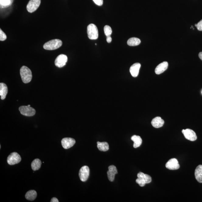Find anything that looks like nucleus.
Returning a JSON list of instances; mask_svg holds the SVG:
<instances>
[{"mask_svg":"<svg viewBox=\"0 0 202 202\" xmlns=\"http://www.w3.org/2000/svg\"><path fill=\"white\" fill-rule=\"evenodd\" d=\"M20 74L23 82L25 84L30 82L32 78L31 70L26 66H23L20 70Z\"/></svg>","mask_w":202,"mask_h":202,"instance_id":"obj_1","label":"nucleus"},{"mask_svg":"<svg viewBox=\"0 0 202 202\" xmlns=\"http://www.w3.org/2000/svg\"><path fill=\"white\" fill-rule=\"evenodd\" d=\"M22 158L20 155L16 152H12L7 158L8 163L10 165H14L20 162Z\"/></svg>","mask_w":202,"mask_h":202,"instance_id":"obj_6","label":"nucleus"},{"mask_svg":"<svg viewBox=\"0 0 202 202\" xmlns=\"http://www.w3.org/2000/svg\"><path fill=\"white\" fill-rule=\"evenodd\" d=\"M106 40L107 42H108V43H110L112 41V39L111 37L110 36L106 37Z\"/></svg>","mask_w":202,"mask_h":202,"instance_id":"obj_29","label":"nucleus"},{"mask_svg":"<svg viewBox=\"0 0 202 202\" xmlns=\"http://www.w3.org/2000/svg\"><path fill=\"white\" fill-rule=\"evenodd\" d=\"M61 142L62 145L64 149H68L74 145L76 141L74 138H63L61 140Z\"/></svg>","mask_w":202,"mask_h":202,"instance_id":"obj_11","label":"nucleus"},{"mask_svg":"<svg viewBox=\"0 0 202 202\" xmlns=\"http://www.w3.org/2000/svg\"><path fill=\"white\" fill-rule=\"evenodd\" d=\"M165 167L170 170H176L179 169L180 165L178 161L175 158H172L166 164Z\"/></svg>","mask_w":202,"mask_h":202,"instance_id":"obj_12","label":"nucleus"},{"mask_svg":"<svg viewBox=\"0 0 202 202\" xmlns=\"http://www.w3.org/2000/svg\"><path fill=\"white\" fill-rule=\"evenodd\" d=\"M7 38L6 34L4 33L3 31L0 29V40L1 41H4Z\"/></svg>","mask_w":202,"mask_h":202,"instance_id":"obj_25","label":"nucleus"},{"mask_svg":"<svg viewBox=\"0 0 202 202\" xmlns=\"http://www.w3.org/2000/svg\"><path fill=\"white\" fill-rule=\"evenodd\" d=\"M118 173V170L115 165H111L109 166L108 171L107 172V176L109 180L113 182L114 180L116 174Z\"/></svg>","mask_w":202,"mask_h":202,"instance_id":"obj_13","label":"nucleus"},{"mask_svg":"<svg viewBox=\"0 0 202 202\" xmlns=\"http://www.w3.org/2000/svg\"><path fill=\"white\" fill-rule=\"evenodd\" d=\"M37 192L35 190H30L27 192L25 195V197L29 201H33L37 197Z\"/></svg>","mask_w":202,"mask_h":202,"instance_id":"obj_20","label":"nucleus"},{"mask_svg":"<svg viewBox=\"0 0 202 202\" xmlns=\"http://www.w3.org/2000/svg\"><path fill=\"white\" fill-rule=\"evenodd\" d=\"M1 3L2 5H7L10 3L9 0H1Z\"/></svg>","mask_w":202,"mask_h":202,"instance_id":"obj_28","label":"nucleus"},{"mask_svg":"<svg viewBox=\"0 0 202 202\" xmlns=\"http://www.w3.org/2000/svg\"><path fill=\"white\" fill-rule=\"evenodd\" d=\"M131 139L134 142L133 147L135 148L139 147L142 142V140L141 137L136 135L132 136Z\"/></svg>","mask_w":202,"mask_h":202,"instance_id":"obj_19","label":"nucleus"},{"mask_svg":"<svg viewBox=\"0 0 202 202\" xmlns=\"http://www.w3.org/2000/svg\"><path fill=\"white\" fill-rule=\"evenodd\" d=\"M62 45V42L58 39H55L50 40L44 45V49L48 50H53L59 48Z\"/></svg>","mask_w":202,"mask_h":202,"instance_id":"obj_2","label":"nucleus"},{"mask_svg":"<svg viewBox=\"0 0 202 202\" xmlns=\"http://www.w3.org/2000/svg\"><path fill=\"white\" fill-rule=\"evenodd\" d=\"M195 175L197 180L199 183H202V165H200L197 167Z\"/></svg>","mask_w":202,"mask_h":202,"instance_id":"obj_18","label":"nucleus"},{"mask_svg":"<svg viewBox=\"0 0 202 202\" xmlns=\"http://www.w3.org/2000/svg\"><path fill=\"white\" fill-rule=\"evenodd\" d=\"M27 106H30V105H28Z\"/></svg>","mask_w":202,"mask_h":202,"instance_id":"obj_32","label":"nucleus"},{"mask_svg":"<svg viewBox=\"0 0 202 202\" xmlns=\"http://www.w3.org/2000/svg\"></svg>","mask_w":202,"mask_h":202,"instance_id":"obj_33","label":"nucleus"},{"mask_svg":"<svg viewBox=\"0 0 202 202\" xmlns=\"http://www.w3.org/2000/svg\"><path fill=\"white\" fill-rule=\"evenodd\" d=\"M195 26L197 27V29L198 30L202 31V19L197 24H195Z\"/></svg>","mask_w":202,"mask_h":202,"instance_id":"obj_26","label":"nucleus"},{"mask_svg":"<svg viewBox=\"0 0 202 202\" xmlns=\"http://www.w3.org/2000/svg\"><path fill=\"white\" fill-rule=\"evenodd\" d=\"M51 202H59V201L56 198L54 197L51 199Z\"/></svg>","mask_w":202,"mask_h":202,"instance_id":"obj_30","label":"nucleus"},{"mask_svg":"<svg viewBox=\"0 0 202 202\" xmlns=\"http://www.w3.org/2000/svg\"><path fill=\"white\" fill-rule=\"evenodd\" d=\"M8 89L7 85L5 83H0V96L2 100H4L8 94Z\"/></svg>","mask_w":202,"mask_h":202,"instance_id":"obj_17","label":"nucleus"},{"mask_svg":"<svg viewBox=\"0 0 202 202\" xmlns=\"http://www.w3.org/2000/svg\"><path fill=\"white\" fill-rule=\"evenodd\" d=\"M137 176L138 178L136 180V182L140 186H144L146 184L151 183L152 181L151 177L147 174L140 172L138 174Z\"/></svg>","mask_w":202,"mask_h":202,"instance_id":"obj_3","label":"nucleus"},{"mask_svg":"<svg viewBox=\"0 0 202 202\" xmlns=\"http://www.w3.org/2000/svg\"><path fill=\"white\" fill-rule=\"evenodd\" d=\"M199 57L200 59L202 60V52H200V53L199 54Z\"/></svg>","mask_w":202,"mask_h":202,"instance_id":"obj_31","label":"nucleus"},{"mask_svg":"<svg viewBox=\"0 0 202 202\" xmlns=\"http://www.w3.org/2000/svg\"><path fill=\"white\" fill-rule=\"evenodd\" d=\"M164 121L160 117H156L153 119L151 122V124L154 127L159 128L163 126Z\"/></svg>","mask_w":202,"mask_h":202,"instance_id":"obj_16","label":"nucleus"},{"mask_svg":"<svg viewBox=\"0 0 202 202\" xmlns=\"http://www.w3.org/2000/svg\"><path fill=\"white\" fill-rule=\"evenodd\" d=\"M68 57L64 54H60L57 57L55 61V66L58 68L63 67L68 61Z\"/></svg>","mask_w":202,"mask_h":202,"instance_id":"obj_10","label":"nucleus"},{"mask_svg":"<svg viewBox=\"0 0 202 202\" xmlns=\"http://www.w3.org/2000/svg\"><path fill=\"white\" fill-rule=\"evenodd\" d=\"M182 133L186 139L191 141H194L197 139L196 133L193 130L190 129H186L182 130Z\"/></svg>","mask_w":202,"mask_h":202,"instance_id":"obj_9","label":"nucleus"},{"mask_svg":"<svg viewBox=\"0 0 202 202\" xmlns=\"http://www.w3.org/2000/svg\"><path fill=\"white\" fill-rule=\"evenodd\" d=\"M89 175V169L87 166H84L81 168L79 172L80 179L82 182H85L87 180Z\"/></svg>","mask_w":202,"mask_h":202,"instance_id":"obj_8","label":"nucleus"},{"mask_svg":"<svg viewBox=\"0 0 202 202\" xmlns=\"http://www.w3.org/2000/svg\"><path fill=\"white\" fill-rule=\"evenodd\" d=\"M93 1L98 6H102L103 4V0H93Z\"/></svg>","mask_w":202,"mask_h":202,"instance_id":"obj_27","label":"nucleus"},{"mask_svg":"<svg viewBox=\"0 0 202 202\" xmlns=\"http://www.w3.org/2000/svg\"><path fill=\"white\" fill-rule=\"evenodd\" d=\"M104 32L106 36H110L112 31L111 28L108 25H106L104 28Z\"/></svg>","mask_w":202,"mask_h":202,"instance_id":"obj_24","label":"nucleus"},{"mask_svg":"<svg viewBox=\"0 0 202 202\" xmlns=\"http://www.w3.org/2000/svg\"><path fill=\"white\" fill-rule=\"evenodd\" d=\"M19 110L21 114L27 117H32L35 114V109L28 106H21L19 107Z\"/></svg>","mask_w":202,"mask_h":202,"instance_id":"obj_5","label":"nucleus"},{"mask_svg":"<svg viewBox=\"0 0 202 202\" xmlns=\"http://www.w3.org/2000/svg\"><path fill=\"white\" fill-rule=\"evenodd\" d=\"M141 64L139 63H137L134 64L130 68V71L132 76L133 77H136L139 74Z\"/></svg>","mask_w":202,"mask_h":202,"instance_id":"obj_14","label":"nucleus"},{"mask_svg":"<svg viewBox=\"0 0 202 202\" xmlns=\"http://www.w3.org/2000/svg\"><path fill=\"white\" fill-rule=\"evenodd\" d=\"M87 34L88 37L90 40H96L98 38V30L95 24H91L88 26Z\"/></svg>","mask_w":202,"mask_h":202,"instance_id":"obj_4","label":"nucleus"},{"mask_svg":"<svg viewBox=\"0 0 202 202\" xmlns=\"http://www.w3.org/2000/svg\"><path fill=\"white\" fill-rule=\"evenodd\" d=\"M41 161L39 159H36L33 161L31 164L32 170L33 171L38 170L41 167Z\"/></svg>","mask_w":202,"mask_h":202,"instance_id":"obj_23","label":"nucleus"},{"mask_svg":"<svg viewBox=\"0 0 202 202\" xmlns=\"http://www.w3.org/2000/svg\"><path fill=\"white\" fill-rule=\"evenodd\" d=\"M97 147L98 149L101 151L106 152L109 149V144L106 142H100L98 141Z\"/></svg>","mask_w":202,"mask_h":202,"instance_id":"obj_21","label":"nucleus"},{"mask_svg":"<svg viewBox=\"0 0 202 202\" xmlns=\"http://www.w3.org/2000/svg\"><path fill=\"white\" fill-rule=\"evenodd\" d=\"M41 0H30L27 5V11L29 12H35L40 6Z\"/></svg>","mask_w":202,"mask_h":202,"instance_id":"obj_7","label":"nucleus"},{"mask_svg":"<svg viewBox=\"0 0 202 202\" xmlns=\"http://www.w3.org/2000/svg\"><path fill=\"white\" fill-rule=\"evenodd\" d=\"M141 43V40L137 37H131L127 41V44L130 46H136L139 45Z\"/></svg>","mask_w":202,"mask_h":202,"instance_id":"obj_22","label":"nucleus"},{"mask_svg":"<svg viewBox=\"0 0 202 202\" xmlns=\"http://www.w3.org/2000/svg\"><path fill=\"white\" fill-rule=\"evenodd\" d=\"M168 67V63L167 62H163L156 67L155 69V74L157 75L162 74L167 69Z\"/></svg>","mask_w":202,"mask_h":202,"instance_id":"obj_15","label":"nucleus"}]
</instances>
